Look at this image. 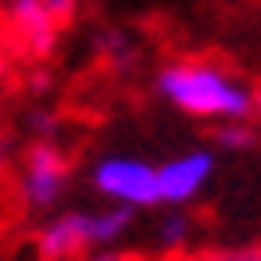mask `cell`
Segmentation results:
<instances>
[{"instance_id":"6da1fadb","label":"cell","mask_w":261,"mask_h":261,"mask_svg":"<svg viewBox=\"0 0 261 261\" xmlns=\"http://www.w3.org/2000/svg\"><path fill=\"white\" fill-rule=\"evenodd\" d=\"M156 94L172 109L187 113L199 121H253L261 113V94L234 78L226 66L211 63V59H175L160 66L156 74Z\"/></svg>"},{"instance_id":"7a4b0ae2","label":"cell","mask_w":261,"mask_h":261,"mask_svg":"<svg viewBox=\"0 0 261 261\" xmlns=\"http://www.w3.org/2000/svg\"><path fill=\"white\" fill-rule=\"evenodd\" d=\"M133 211L117 203H101L90 211H59L35 230V253L43 261H78L82 253L113 246L129 230Z\"/></svg>"},{"instance_id":"3957f363","label":"cell","mask_w":261,"mask_h":261,"mask_svg":"<svg viewBox=\"0 0 261 261\" xmlns=\"http://www.w3.org/2000/svg\"><path fill=\"white\" fill-rule=\"evenodd\" d=\"M78 16V0H4V20L23 51L51 55L59 32Z\"/></svg>"},{"instance_id":"277c9868","label":"cell","mask_w":261,"mask_h":261,"mask_svg":"<svg viewBox=\"0 0 261 261\" xmlns=\"http://www.w3.org/2000/svg\"><path fill=\"white\" fill-rule=\"evenodd\" d=\"M94 187L106 203L141 211V207H160V187H156V164L141 156H101L94 164Z\"/></svg>"},{"instance_id":"5b68a950","label":"cell","mask_w":261,"mask_h":261,"mask_svg":"<svg viewBox=\"0 0 261 261\" xmlns=\"http://www.w3.org/2000/svg\"><path fill=\"white\" fill-rule=\"evenodd\" d=\"M70 184V156L55 141H35L20 160V199L28 211H51Z\"/></svg>"},{"instance_id":"8992f818","label":"cell","mask_w":261,"mask_h":261,"mask_svg":"<svg viewBox=\"0 0 261 261\" xmlns=\"http://www.w3.org/2000/svg\"><path fill=\"white\" fill-rule=\"evenodd\" d=\"M215 175V152L211 148H187L156 164V187H160V207H187L203 195V187Z\"/></svg>"},{"instance_id":"52a82bcc","label":"cell","mask_w":261,"mask_h":261,"mask_svg":"<svg viewBox=\"0 0 261 261\" xmlns=\"http://www.w3.org/2000/svg\"><path fill=\"white\" fill-rule=\"evenodd\" d=\"M94 51H98L101 66L113 70V74H125L129 66H137V39L121 28H106V32L94 35Z\"/></svg>"},{"instance_id":"ba28073f","label":"cell","mask_w":261,"mask_h":261,"mask_svg":"<svg viewBox=\"0 0 261 261\" xmlns=\"http://www.w3.org/2000/svg\"><path fill=\"white\" fill-rule=\"evenodd\" d=\"M160 246L168 253H179L187 246V238H191V218L184 215V207H172L168 215H164V222H160Z\"/></svg>"},{"instance_id":"9c48e42d","label":"cell","mask_w":261,"mask_h":261,"mask_svg":"<svg viewBox=\"0 0 261 261\" xmlns=\"http://www.w3.org/2000/svg\"><path fill=\"white\" fill-rule=\"evenodd\" d=\"M215 144L226 148V152H246V148L257 144V133L250 129V121H226V125L215 129Z\"/></svg>"},{"instance_id":"30bf717a","label":"cell","mask_w":261,"mask_h":261,"mask_svg":"<svg viewBox=\"0 0 261 261\" xmlns=\"http://www.w3.org/2000/svg\"><path fill=\"white\" fill-rule=\"evenodd\" d=\"M207 261H261V242H238V246H222V250L203 253Z\"/></svg>"},{"instance_id":"8fae6325","label":"cell","mask_w":261,"mask_h":261,"mask_svg":"<svg viewBox=\"0 0 261 261\" xmlns=\"http://www.w3.org/2000/svg\"><path fill=\"white\" fill-rule=\"evenodd\" d=\"M78 261H137V257H133V253H125V250H117V246H101V250L82 253Z\"/></svg>"},{"instance_id":"7c38bea8","label":"cell","mask_w":261,"mask_h":261,"mask_svg":"<svg viewBox=\"0 0 261 261\" xmlns=\"http://www.w3.org/2000/svg\"><path fill=\"white\" fill-rule=\"evenodd\" d=\"M164 261H207V257H203V253H195V257H191V253H172V257H164Z\"/></svg>"}]
</instances>
